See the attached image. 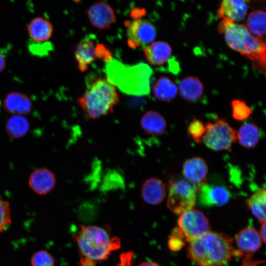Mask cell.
Segmentation results:
<instances>
[{"label": "cell", "instance_id": "1", "mask_svg": "<svg viewBox=\"0 0 266 266\" xmlns=\"http://www.w3.org/2000/svg\"><path fill=\"white\" fill-rule=\"evenodd\" d=\"M233 238L210 231L189 242V258L198 266H223L234 254Z\"/></svg>", "mask_w": 266, "mask_h": 266}, {"label": "cell", "instance_id": "2", "mask_svg": "<svg viewBox=\"0 0 266 266\" xmlns=\"http://www.w3.org/2000/svg\"><path fill=\"white\" fill-rule=\"evenodd\" d=\"M80 256L98 263L107 260L111 253L121 246L117 236H111L106 230L96 225H82L72 234Z\"/></svg>", "mask_w": 266, "mask_h": 266}, {"label": "cell", "instance_id": "3", "mask_svg": "<svg viewBox=\"0 0 266 266\" xmlns=\"http://www.w3.org/2000/svg\"><path fill=\"white\" fill-rule=\"evenodd\" d=\"M218 30L231 49L266 67V41L253 35L245 25L223 19Z\"/></svg>", "mask_w": 266, "mask_h": 266}, {"label": "cell", "instance_id": "4", "mask_svg": "<svg viewBox=\"0 0 266 266\" xmlns=\"http://www.w3.org/2000/svg\"><path fill=\"white\" fill-rule=\"evenodd\" d=\"M118 100L116 86L99 78L92 82L78 101L86 115L95 119L112 112Z\"/></svg>", "mask_w": 266, "mask_h": 266}, {"label": "cell", "instance_id": "5", "mask_svg": "<svg viewBox=\"0 0 266 266\" xmlns=\"http://www.w3.org/2000/svg\"><path fill=\"white\" fill-rule=\"evenodd\" d=\"M198 187L186 179L172 182L169 187L167 205L176 214L193 209L196 200Z\"/></svg>", "mask_w": 266, "mask_h": 266}, {"label": "cell", "instance_id": "6", "mask_svg": "<svg viewBox=\"0 0 266 266\" xmlns=\"http://www.w3.org/2000/svg\"><path fill=\"white\" fill-rule=\"evenodd\" d=\"M237 140V132L225 120L215 119L205 126L202 141L215 151L229 150Z\"/></svg>", "mask_w": 266, "mask_h": 266}, {"label": "cell", "instance_id": "7", "mask_svg": "<svg viewBox=\"0 0 266 266\" xmlns=\"http://www.w3.org/2000/svg\"><path fill=\"white\" fill-rule=\"evenodd\" d=\"M178 224L188 242L200 237L209 231L207 218L201 211L197 209H192L180 214Z\"/></svg>", "mask_w": 266, "mask_h": 266}, {"label": "cell", "instance_id": "8", "mask_svg": "<svg viewBox=\"0 0 266 266\" xmlns=\"http://www.w3.org/2000/svg\"><path fill=\"white\" fill-rule=\"evenodd\" d=\"M127 43L132 48L148 45L155 38L156 30L148 20L136 19L133 21H126Z\"/></svg>", "mask_w": 266, "mask_h": 266}, {"label": "cell", "instance_id": "9", "mask_svg": "<svg viewBox=\"0 0 266 266\" xmlns=\"http://www.w3.org/2000/svg\"><path fill=\"white\" fill-rule=\"evenodd\" d=\"M87 14L91 25L100 31L109 30L116 20L113 8L102 1L91 5L87 10Z\"/></svg>", "mask_w": 266, "mask_h": 266}, {"label": "cell", "instance_id": "10", "mask_svg": "<svg viewBox=\"0 0 266 266\" xmlns=\"http://www.w3.org/2000/svg\"><path fill=\"white\" fill-rule=\"evenodd\" d=\"M198 191L199 203L204 206L223 205L231 198L229 190L221 184L205 183Z\"/></svg>", "mask_w": 266, "mask_h": 266}, {"label": "cell", "instance_id": "11", "mask_svg": "<svg viewBox=\"0 0 266 266\" xmlns=\"http://www.w3.org/2000/svg\"><path fill=\"white\" fill-rule=\"evenodd\" d=\"M207 165L200 157H194L185 161L183 165L182 174L186 179L198 188L206 183Z\"/></svg>", "mask_w": 266, "mask_h": 266}, {"label": "cell", "instance_id": "12", "mask_svg": "<svg viewBox=\"0 0 266 266\" xmlns=\"http://www.w3.org/2000/svg\"><path fill=\"white\" fill-rule=\"evenodd\" d=\"M235 242L237 250L242 255L245 253L250 256L260 249L263 241L259 232L253 227H249L236 234Z\"/></svg>", "mask_w": 266, "mask_h": 266}, {"label": "cell", "instance_id": "13", "mask_svg": "<svg viewBox=\"0 0 266 266\" xmlns=\"http://www.w3.org/2000/svg\"><path fill=\"white\" fill-rule=\"evenodd\" d=\"M56 182L55 174L52 171L46 168H39L31 174L29 186L35 193L44 195L54 189Z\"/></svg>", "mask_w": 266, "mask_h": 266}, {"label": "cell", "instance_id": "14", "mask_svg": "<svg viewBox=\"0 0 266 266\" xmlns=\"http://www.w3.org/2000/svg\"><path fill=\"white\" fill-rule=\"evenodd\" d=\"M3 106L7 112L23 116L29 114L32 109V102L26 95L17 92L8 93L4 98Z\"/></svg>", "mask_w": 266, "mask_h": 266}, {"label": "cell", "instance_id": "15", "mask_svg": "<svg viewBox=\"0 0 266 266\" xmlns=\"http://www.w3.org/2000/svg\"><path fill=\"white\" fill-rule=\"evenodd\" d=\"M248 10V6L244 0H224L221 3L217 16L235 23L244 19Z\"/></svg>", "mask_w": 266, "mask_h": 266}, {"label": "cell", "instance_id": "16", "mask_svg": "<svg viewBox=\"0 0 266 266\" xmlns=\"http://www.w3.org/2000/svg\"><path fill=\"white\" fill-rule=\"evenodd\" d=\"M141 194L143 200L147 203L159 204L164 200L166 196L165 184L158 178H149L143 183Z\"/></svg>", "mask_w": 266, "mask_h": 266}, {"label": "cell", "instance_id": "17", "mask_svg": "<svg viewBox=\"0 0 266 266\" xmlns=\"http://www.w3.org/2000/svg\"><path fill=\"white\" fill-rule=\"evenodd\" d=\"M27 31L31 40L45 42L52 35L53 26L48 19L41 16L36 17L29 22Z\"/></svg>", "mask_w": 266, "mask_h": 266}, {"label": "cell", "instance_id": "18", "mask_svg": "<svg viewBox=\"0 0 266 266\" xmlns=\"http://www.w3.org/2000/svg\"><path fill=\"white\" fill-rule=\"evenodd\" d=\"M144 52L150 64L160 66L166 63L170 58L172 49L167 43L159 41L147 45Z\"/></svg>", "mask_w": 266, "mask_h": 266}, {"label": "cell", "instance_id": "19", "mask_svg": "<svg viewBox=\"0 0 266 266\" xmlns=\"http://www.w3.org/2000/svg\"><path fill=\"white\" fill-rule=\"evenodd\" d=\"M95 47L94 41L88 38L82 40L77 45L74 55L80 71H86L89 65L96 59Z\"/></svg>", "mask_w": 266, "mask_h": 266}, {"label": "cell", "instance_id": "20", "mask_svg": "<svg viewBox=\"0 0 266 266\" xmlns=\"http://www.w3.org/2000/svg\"><path fill=\"white\" fill-rule=\"evenodd\" d=\"M178 89L181 97L189 102H197L202 96L203 85L195 76H188L179 83Z\"/></svg>", "mask_w": 266, "mask_h": 266}, {"label": "cell", "instance_id": "21", "mask_svg": "<svg viewBox=\"0 0 266 266\" xmlns=\"http://www.w3.org/2000/svg\"><path fill=\"white\" fill-rule=\"evenodd\" d=\"M140 125L143 130L151 135L162 134L166 128V123L164 117L155 111H148L142 117Z\"/></svg>", "mask_w": 266, "mask_h": 266}, {"label": "cell", "instance_id": "22", "mask_svg": "<svg viewBox=\"0 0 266 266\" xmlns=\"http://www.w3.org/2000/svg\"><path fill=\"white\" fill-rule=\"evenodd\" d=\"M245 202L260 223L266 221V188L257 190L246 200Z\"/></svg>", "mask_w": 266, "mask_h": 266}, {"label": "cell", "instance_id": "23", "mask_svg": "<svg viewBox=\"0 0 266 266\" xmlns=\"http://www.w3.org/2000/svg\"><path fill=\"white\" fill-rule=\"evenodd\" d=\"M261 133L259 128L254 123L243 124L237 132V140L245 148L255 147L259 142Z\"/></svg>", "mask_w": 266, "mask_h": 266}, {"label": "cell", "instance_id": "24", "mask_svg": "<svg viewBox=\"0 0 266 266\" xmlns=\"http://www.w3.org/2000/svg\"><path fill=\"white\" fill-rule=\"evenodd\" d=\"M178 92L176 85L169 78L161 77L155 82L153 93L158 100L169 101L175 98Z\"/></svg>", "mask_w": 266, "mask_h": 266}, {"label": "cell", "instance_id": "25", "mask_svg": "<svg viewBox=\"0 0 266 266\" xmlns=\"http://www.w3.org/2000/svg\"><path fill=\"white\" fill-rule=\"evenodd\" d=\"M245 25L253 35L262 37L266 34V12L257 10L251 12Z\"/></svg>", "mask_w": 266, "mask_h": 266}, {"label": "cell", "instance_id": "26", "mask_svg": "<svg viewBox=\"0 0 266 266\" xmlns=\"http://www.w3.org/2000/svg\"><path fill=\"white\" fill-rule=\"evenodd\" d=\"M29 129V121L22 115H13L8 119L5 125L7 134L13 138L24 136L27 133Z\"/></svg>", "mask_w": 266, "mask_h": 266}, {"label": "cell", "instance_id": "27", "mask_svg": "<svg viewBox=\"0 0 266 266\" xmlns=\"http://www.w3.org/2000/svg\"><path fill=\"white\" fill-rule=\"evenodd\" d=\"M232 115L236 120H243L247 119L252 113V110L246 103L239 100H234L231 102Z\"/></svg>", "mask_w": 266, "mask_h": 266}, {"label": "cell", "instance_id": "28", "mask_svg": "<svg viewBox=\"0 0 266 266\" xmlns=\"http://www.w3.org/2000/svg\"><path fill=\"white\" fill-rule=\"evenodd\" d=\"M32 266H55V260L48 251L39 250L34 253L31 260Z\"/></svg>", "mask_w": 266, "mask_h": 266}, {"label": "cell", "instance_id": "29", "mask_svg": "<svg viewBox=\"0 0 266 266\" xmlns=\"http://www.w3.org/2000/svg\"><path fill=\"white\" fill-rule=\"evenodd\" d=\"M205 132V127L199 120L194 119L188 127V133L194 140L200 143Z\"/></svg>", "mask_w": 266, "mask_h": 266}, {"label": "cell", "instance_id": "30", "mask_svg": "<svg viewBox=\"0 0 266 266\" xmlns=\"http://www.w3.org/2000/svg\"><path fill=\"white\" fill-rule=\"evenodd\" d=\"M51 47V44L48 42H39L30 39L28 43L29 52L32 55L39 57L47 55Z\"/></svg>", "mask_w": 266, "mask_h": 266}, {"label": "cell", "instance_id": "31", "mask_svg": "<svg viewBox=\"0 0 266 266\" xmlns=\"http://www.w3.org/2000/svg\"><path fill=\"white\" fill-rule=\"evenodd\" d=\"M11 223L9 202L0 198V233Z\"/></svg>", "mask_w": 266, "mask_h": 266}, {"label": "cell", "instance_id": "32", "mask_svg": "<svg viewBox=\"0 0 266 266\" xmlns=\"http://www.w3.org/2000/svg\"><path fill=\"white\" fill-rule=\"evenodd\" d=\"M96 58L106 62H109L112 58V53L103 44L97 43L95 47Z\"/></svg>", "mask_w": 266, "mask_h": 266}, {"label": "cell", "instance_id": "33", "mask_svg": "<svg viewBox=\"0 0 266 266\" xmlns=\"http://www.w3.org/2000/svg\"><path fill=\"white\" fill-rule=\"evenodd\" d=\"M183 238V237L172 235L168 241L169 249L172 251H179L184 245Z\"/></svg>", "mask_w": 266, "mask_h": 266}, {"label": "cell", "instance_id": "34", "mask_svg": "<svg viewBox=\"0 0 266 266\" xmlns=\"http://www.w3.org/2000/svg\"><path fill=\"white\" fill-rule=\"evenodd\" d=\"M133 252L131 251L125 252L120 256V262L116 266H132Z\"/></svg>", "mask_w": 266, "mask_h": 266}, {"label": "cell", "instance_id": "35", "mask_svg": "<svg viewBox=\"0 0 266 266\" xmlns=\"http://www.w3.org/2000/svg\"><path fill=\"white\" fill-rule=\"evenodd\" d=\"M97 264V263L88 258L80 256L79 261L80 266H96Z\"/></svg>", "mask_w": 266, "mask_h": 266}, {"label": "cell", "instance_id": "36", "mask_svg": "<svg viewBox=\"0 0 266 266\" xmlns=\"http://www.w3.org/2000/svg\"><path fill=\"white\" fill-rule=\"evenodd\" d=\"M260 224L261 226L259 233L263 242L266 244V221Z\"/></svg>", "mask_w": 266, "mask_h": 266}, {"label": "cell", "instance_id": "37", "mask_svg": "<svg viewBox=\"0 0 266 266\" xmlns=\"http://www.w3.org/2000/svg\"><path fill=\"white\" fill-rule=\"evenodd\" d=\"M6 65L5 58L4 55L0 51V72L2 71Z\"/></svg>", "mask_w": 266, "mask_h": 266}, {"label": "cell", "instance_id": "38", "mask_svg": "<svg viewBox=\"0 0 266 266\" xmlns=\"http://www.w3.org/2000/svg\"><path fill=\"white\" fill-rule=\"evenodd\" d=\"M138 266H158L156 263L152 262H144L141 263Z\"/></svg>", "mask_w": 266, "mask_h": 266}, {"label": "cell", "instance_id": "39", "mask_svg": "<svg viewBox=\"0 0 266 266\" xmlns=\"http://www.w3.org/2000/svg\"></svg>", "mask_w": 266, "mask_h": 266}]
</instances>
